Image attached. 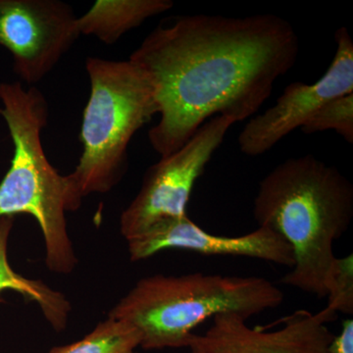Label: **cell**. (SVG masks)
I'll use <instances>...</instances> for the list:
<instances>
[{
	"label": "cell",
	"mask_w": 353,
	"mask_h": 353,
	"mask_svg": "<svg viewBox=\"0 0 353 353\" xmlns=\"http://www.w3.org/2000/svg\"><path fill=\"white\" fill-rule=\"evenodd\" d=\"M292 24L273 14L179 16L158 26L129 59L154 90L159 122L150 145L167 157L215 116L254 115L299 57Z\"/></svg>",
	"instance_id": "6da1fadb"
},
{
	"label": "cell",
	"mask_w": 353,
	"mask_h": 353,
	"mask_svg": "<svg viewBox=\"0 0 353 353\" xmlns=\"http://www.w3.org/2000/svg\"><path fill=\"white\" fill-rule=\"evenodd\" d=\"M253 217L292 248L294 265L281 284L326 297L334 241L353 218V185L347 176L312 154L289 158L262 179Z\"/></svg>",
	"instance_id": "7a4b0ae2"
},
{
	"label": "cell",
	"mask_w": 353,
	"mask_h": 353,
	"mask_svg": "<svg viewBox=\"0 0 353 353\" xmlns=\"http://www.w3.org/2000/svg\"><path fill=\"white\" fill-rule=\"evenodd\" d=\"M284 292L268 279L201 272L141 279L108 313L141 334L146 350L187 347L194 330L223 313L250 319L278 307Z\"/></svg>",
	"instance_id": "3957f363"
},
{
	"label": "cell",
	"mask_w": 353,
	"mask_h": 353,
	"mask_svg": "<svg viewBox=\"0 0 353 353\" xmlns=\"http://www.w3.org/2000/svg\"><path fill=\"white\" fill-rule=\"evenodd\" d=\"M90 94L83 111V152L75 170L65 176L67 212L92 194H108L128 170L130 143L158 114L154 90L131 60L88 57Z\"/></svg>",
	"instance_id": "277c9868"
},
{
	"label": "cell",
	"mask_w": 353,
	"mask_h": 353,
	"mask_svg": "<svg viewBox=\"0 0 353 353\" xmlns=\"http://www.w3.org/2000/svg\"><path fill=\"white\" fill-rule=\"evenodd\" d=\"M0 102L14 145L10 168L0 183V218L34 217L43 234L46 266L70 274L78 260L67 230L66 180L48 161L41 143L48 101L38 88L6 82L0 83Z\"/></svg>",
	"instance_id": "5b68a950"
},
{
	"label": "cell",
	"mask_w": 353,
	"mask_h": 353,
	"mask_svg": "<svg viewBox=\"0 0 353 353\" xmlns=\"http://www.w3.org/2000/svg\"><path fill=\"white\" fill-rule=\"evenodd\" d=\"M234 124L226 116L211 118L182 148L148 169L138 194L121 214L120 232L126 241L160 221L188 215L197 179Z\"/></svg>",
	"instance_id": "8992f818"
},
{
	"label": "cell",
	"mask_w": 353,
	"mask_h": 353,
	"mask_svg": "<svg viewBox=\"0 0 353 353\" xmlns=\"http://www.w3.org/2000/svg\"><path fill=\"white\" fill-rule=\"evenodd\" d=\"M77 20L60 0H0V46L23 82L34 87L57 66L80 37Z\"/></svg>",
	"instance_id": "52a82bcc"
},
{
	"label": "cell",
	"mask_w": 353,
	"mask_h": 353,
	"mask_svg": "<svg viewBox=\"0 0 353 353\" xmlns=\"http://www.w3.org/2000/svg\"><path fill=\"white\" fill-rule=\"evenodd\" d=\"M333 61L314 83L294 82L272 108L248 121L239 134V148L248 157H259L308 122L327 102L353 92V43L347 28L334 34Z\"/></svg>",
	"instance_id": "ba28073f"
},
{
	"label": "cell",
	"mask_w": 353,
	"mask_h": 353,
	"mask_svg": "<svg viewBox=\"0 0 353 353\" xmlns=\"http://www.w3.org/2000/svg\"><path fill=\"white\" fill-rule=\"evenodd\" d=\"M338 314L325 307L317 313L297 310L282 320L276 330L252 327L234 313L212 318L203 334H194L188 343L190 353H334V336L329 323Z\"/></svg>",
	"instance_id": "9c48e42d"
},
{
	"label": "cell",
	"mask_w": 353,
	"mask_h": 353,
	"mask_svg": "<svg viewBox=\"0 0 353 353\" xmlns=\"http://www.w3.org/2000/svg\"><path fill=\"white\" fill-rule=\"evenodd\" d=\"M132 261H141L166 250H190L208 256H241L292 268V248L273 230L259 227L238 236L204 231L189 216L160 221L143 234L127 240Z\"/></svg>",
	"instance_id": "30bf717a"
},
{
	"label": "cell",
	"mask_w": 353,
	"mask_h": 353,
	"mask_svg": "<svg viewBox=\"0 0 353 353\" xmlns=\"http://www.w3.org/2000/svg\"><path fill=\"white\" fill-rule=\"evenodd\" d=\"M171 0H97L77 20L80 36L114 44L146 20L170 10Z\"/></svg>",
	"instance_id": "8fae6325"
},
{
	"label": "cell",
	"mask_w": 353,
	"mask_h": 353,
	"mask_svg": "<svg viewBox=\"0 0 353 353\" xmlns=\"http://www.w3.org/2000/svg\"><path fill=\"white\" fill-rule=\"evenodd\" d=\"M12 226L13 217L0 218V296L6 290L18 292L28 303L34 301L38 304L55 331H63L71 311V305L64 294L51 289L41 281L23 277L9 264L7 245Z\"/></svg>",
	"instance_id": "7c38bea8"
},
{
	"label": "cell",
	"mask_w": 353,
	"mask_h": 353,
	"mask_svg": "<svg viewBox=\"0 0 353 353\" xmlns=\"http://www.w3.org/2000/svg\"><path fill=\"white\" fill-rule=\"evenodd\" d=\"M139 347L138 330L123 320L108 317L82 340L53 347L48 353H137Z\"/></svg>",
	"instance_id": "4fadbf2b"
},
{
	"label": "cell",
	"mask_w": 353,
	"mask_h": 353,
	"mask_svg": "<svg viewBox=\"0 0 353 353\" xmlns=\"http://www.w3.org/2000/svg\"><path fill=\"white\" fill-rule=\"evenodd\" d=\"M301 130L307 134L333 130L352 145L353 92L325 103Z\"/></svg>",
	"instance_id": "5bb4252c"
},
{
	"label": "cell",
	"mask_w": 353,
	"mask_h": 353,
	"mask_svg": "<svg viewBox=\"0 0 353 353\" xmlns=\"http://www.w3.org/2000/svg\"><path fill=\"white\" fill-rule=\"evenodd\" d=\"M326 297L330 310L336 314H353V255L336 257L327 275Z\"/></svg>",
	"instance_id": "9a60e30c"
},
{
	"label": "cell",
	"mask_w": 353,
	"mask_h": 353,
	"mask_svg": "<svg viewBox=\"0 0 353 353\" xmlns=\"http://www.w3.org/2000/svg\"><path fill=\"white\" fill-rule=\"evenodd\" d=\"M332 347L334 353H353L352 318L343 323V329L338 336H334Z\"/></svg>",
	"instance_id": "2e32d148"
}]
</instances>
